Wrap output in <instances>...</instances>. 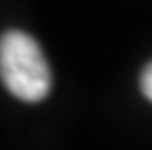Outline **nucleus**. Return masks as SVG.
Instances as JSON below:
<instances>
[{
	"mask_svg": "<svg viewBox=\"0 0 152 150\" xmlns=\"http://www.w3.org/2000/svg\"><path fill=\"white\" fill-rule=\"evenodd\" d=\"M0 76L2 86L24 102H38L48 98L52 76L50 64L33 40L24 31H5L0 38Z\"/></svg>",
	"mask_w": 152,
	"mask_h": 150,
	"instance_id": "f257e3e1",
	"label": "nucleus"
},
{
	"mask_svg": "<svg viewBox=\"0 0 152 150\" xmlns=\"http://www.w3.org/2000/svg\"><path fill=\"white\" fill-rule=\"evenodd\" d=\"M140 90H142V95L152 102V62L142 69V74H140Z\"/></svg>",
	"mask_w": 152,
	"mask_h": 150,
	"instance_id": "f03ea898",
	"label": "nucleus"
}]
</instances>
